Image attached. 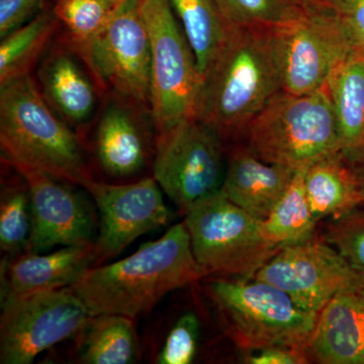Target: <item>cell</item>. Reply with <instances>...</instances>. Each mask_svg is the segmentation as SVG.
<instances>
[{
  "instance_id": "1",
  "label": "cell",
  "mask_w": 364,
  "mask_h": 364,
  "mask_svg": "<svg viewBox=\"0 0 364 364\" xmlns=\"http://www.w3.org/2000/svg\"><path fill=\"white\" fill-rule=\"evenodd\" d=\"M280 90L279 30L231 28L203 73L195 116L229 144Z\"/></svg>"
},
{
  "instance_id": "2",
  "label": "cell",
  "mask_w": 364,
  "mask_h": 364,
  "mask_svg": "<svg viewBox=\"0 0 364 364\" xmlns=\"http://www.w3.org/2000/svg\"><path fill=\"white\" fill-rule=\"evenodd\" d=\"M205 277L182 222L129 257L90 268L71 287L91 316L117 314L134 318L149 312L167 294Z\"/></svg>"
},
{
  "instance_id": "3",
  "label": "cell",
  "mask_w": 364,
  "mask_h": 364,
  "mask_svg": "<svg viewBox=\"0 0 364 364\" xmlns=\"http://www.w3.org/2000/svg\"><path fill=\"white\" fill-rule=\"evenodd\" d=\"M76 132L48 105L32 75L0 86L2 161L40 170L85 189L95 178Z\"/></svg>"
},
{
  "instance_id": "4",
  "label": "cell",
  "mask_w": 364,
  "mask_h": 364,
  "mask_svg": "<svg viewBox=\"0 0 364 364\" xmlns=\"http://www.w3.org/2000/svg\"><path fill=\"white\" fill-rule=\"evenodd\" d=\"M233 142L243 144L263 161L296 171L340 152L338 127L327 87L306 95L280 90Z\"/></svg>"
},
{
  "instance_id": "5",
  "label": "cell",
  "mask_w": 364,
  "mask_h": 364,
  "mask_svg": "<svg viewBox=\"0 0 364 364\" xmlns=\"http://www.w3.org/2000/svg\"><path fill=\"white\" fill-rule=\"evenodd\" d=\"M208 291L237 346L252 351L282 347L306 354L318 314L299 308L282 289L253 277L215 279Z\"/></svg>"
},
{
  "instance_id": "6",
  "label": "cell",
  "mask_w": 364,
  "mask_h": 364,
  "mask_svg": "<svg viewBox=\"0 0 364 364\" xmlns=\"http://www.w3.org/2000/svg\"><path fill=\"white\" fill-rule=\"evenodd\" d=\"M193 255L205 275L253 279L280 247L267 240L262 220L232 203L221 191L184 214Z\"/></svg>"
},
{
  "instance_id": "7",
  "label": "cell",
  "mask_w": 364,
  "mask_h": 364,
  "mask_svg": "<svg viewBox=\"0 0 364 364\" xmlns=\"http://www.w3.org/2000/svg\"><path fill=\"white\" fill-rule=\"evenodd\" d=\"M228 143L196 116L156 132L153 177L181 214L219 193L227 168Z\"/></svg>"
},
{
  "instance_id": "8",
  "label": "cell",
  "mask_w": 364,
  "mask_h": 364,
  "mask_svg": "<svg viewBox=\"0 0 364 364\" xmlns=\"http://www.w3.org/2000/svg\"><path fill=\"white\" fill-rule=\"evenodd\" d=\"M151 47V114L156 132L195 116L200 77L169 0H141Z\"/></svg>"
},
{
  "instance_id": "9",
  "label": "cell",
  "mask_w": 364,
  "mask_h": 364,
  "mask_svg": "<svg viewBox=\"0 0 364 364\" xmlns=\"http://www.w3.org/2000/svg\"><path fill=\"white\" fill-rule=\"evenodd\" d=\"M102 93L151 111V47L141 0H122L109 23L76 51Z\"/></svg>"
},
{
  "instance_id": "10",
  "label": "cell",
  "mask_w": 364,
  "mask_h": 364,
  "mask_svg": "<svg viewBox=\"0 0 364 364\" xmlns=\"http://www.w3.org/2000/svg\"><path fill=\"white\" fill-rule=\"evenodd\" d=\"M0 363L31 364L82 331L91 318L71 287L1 299Z\"/></svg>"
},
{
  "instance_id": "11",
  "label": "cell",
  "mask_w": 364,
  "mask_h": 364,
  "mask_svg": "<svg viewBox=\"0 0 364 364\" xmlns=\"http://www.w3.org/2000/svg\"><path fill=\"white\" fill-rule=\"evenodd\" d=\"M254 279L277 287L299 308L316 314L341 291L364 284L338 251L315 235L280 248Z\"/></svg>"
},
{
  "instance_id": "12",
  "label": "cell",
  "mask_w": 364,
  "mask_h": 364,
  "mask_svg": "<svg viewBox=\"0 0 364 364\" xmlns=\"http://www.w3.org/2000/svg\"><path fill=\"white\" fill-rule=\"evenodd\" d=\"M282 90L306 95L326 87L337 67L358 50L339 13L314 11L279 30Z\"/></svg>"
},
{
  "instance_id": "13",
  "label": "cell",
  "mask_w": 364,
  "mask_h": 364,
  "mask_svg": "<svg viewBox=\"0 0 364 364\" xmlns=\"http://www.w3.org/2000/svg\"><path fill=\"white\" fill-rule=\"evenodd\" d=\"M100 215L95 242L97 262L123 252L143 235L166 226L171 214L154 177L131 183H107L93 179L86 186Z\"/></svg>"
},
{
  "instance_id": "14",
  "label": "cell",
  "mask_w": 364,
  "mask_h": 364,
  "mask_svg": "<svg viewBox=\"0 0 364 364\" xmlns=\"http://www.w3.org/2000/svg\"><path fill=\"white\" fill-rule=\"evenodd\" d=\"M11 167L23 177L30 193L31 233L25 252L95 243L97 217L90 200L73 188L75 184L40 170Z\"/></svg>"
},
{
  "instance_id": "15",
  "label": "cell",
  "mask_w": 364,
  "mask_h": 364,
  "mask_svg": "<svg viewBox=\"0 0 364 364\" xmlns=\"http://www.w3.org/2000/svg\"><path fill=\"white\" fill-rule=\"evenodd\" d=\"M150 109L127 98L107 95L98 114L95 152L107 176L131 178L153 162L156 136ZM156 129V128H155Z\"/></svg>"
},
{
  "instance_id": "16",
  "label": "cell",
  "mask_w": 364,
  "mask_h": 364,
  "mask_svg": "<svg viewBox=\"0 0 364 364\" xmlns=\"http://www.w3.org/2000/svg\"><path fill=\"white\" fill-rule=\"evenodd\" d=\"M38 77L46 102L72 128H83L97 114L102 91L63 38L41 60Z\"/></svg>"
},
{
  "instance_id": "17",
  "label": "cell",
  "mask_w": 364,
  "mask_h": 364,
  "mask_svg": "<svg viewBox=\"0 0 364 364\" xmlns=\"http://www.w3.org/2000/svg\"><path fill=\"white\" fill-rule=\"evenodd\" d=\"M296 172L263 161L240 142L229 143L221 191L235 205L263 221L286 193Z\"/></svg>"
},
{
  "instance_id": "18",
  "label": "cell",
  "mask_w": 364,
  "mask_h": 364,
  "mask_svg": "<svg viewBox=\"0 0 364 364\" xmlns=\"http://www.w3.org/2000/svg\"><path fill=\"white\" fill-rule=\"evenodd\" d=\"M306 355L310 363L364 364V284L341 291L318 313Z\"/></svg>"
},
{
  "instance_id": "19",
  "label": "cell",
  "mask_w": 364,
  "mask_h": 364,
  "mask_svg": "<svg viewBox=\"0 0 364 364\" xmlns=\"http://www.w3.org/2000/svg\"><path fill=\"white\" fill-rule=\"evenodd\" d=\"M97 262L95 243L64 246L45 255L21 253L2 268L1 299L72 287Z\"/></svg>"
},
{
  "instance_id": "20",
  "label": "cell",
  "mask_w": 364,
  "mask_h": 364,
  "mask_svg": "<svg viewBox=\"0 0 364 364\" xmlns=\"http://www.w3.org/2000/svg\"><path fill=\"white\" fill-rule=\"evenodd\" d=\"M326 87L336 117L340 153L358 164L364 160L363 50H355L342 62Z\"/></svg>"
},
{
  "instance_id": "21",
  "label": "cell",
  "mask_w": 364,
  "mask_h": 364,
  "mask_svg": "<svg viewBox=\"0 0 364 364\" xmlns=\"http://www.w3.org/2000/svg\"><path fill=\"white\" fill-rule=\"evenodd\" d=\"M305 189L309 205L318 222L354 210L364 202L355 166L340 152L320 158L306 167Z\"/></svg>"
},
{
  "instance_id": "22",
  "label": "cell",
  "mask_w": 364,
  "mask_h": 364,
  "mask_svg": "<svg viewBox=\"0 0 364 364\" xmlns=\"http://www.w3.org/2000/svg\"><path fill=\"white\" fill-rule=\"evenodd\" d=\"M61 28L52 7L40 13L26 25L2 38L0 43V86L31 75L41 62L53 38Z\"/></svg>"
},
{
  "instance_id": "23",
  "label": "cell",
  "mask_w": 364,
  "mask_h": 364,
  "mask_svg": "<svg viewBox=\"0 0 364 364\" xmlns=\"http://www.w3.org/2000/svg\"><path fill=\"white\" fill-rule=\"evenodd\" d=\"M134 318L117 314L91 316L79 333V363L133 364L139 358Z\"/></svg>"
},
{
  "instance_id": "24",
  "label": "cell",
  "mask_w": 364,
  "mask_h": 364,
  "mask_svg": "<svg viewBox=\"0 0 364 364\" xmlns=\"http://www.w3.org/2000/svg\"><path fill=\"white\" fill-rule=\"evenodd\" d=\"M188 39L200 77L220 52L230 28L213 0H169Z\"/></svg>"
},
{
  "instance_id": "25",
  "label": "cell",
  "mask_w": 364,
  "mask_h": 364,
  "mask_svg": "<svg viewBox=\"0 0 364 364\" xmlns=\"http://www.w3.org/2000/svg\"><path fill=\"white\" fill-rule=\"evenodd\" d=\"M306 169L296 170L286 193L267 219L261 222L265 238L280 248L315 235L318 222L314 218L306 198Z\"/></svg>"
},
{
  "instance_id": "26",
  "label": "cell",
  "mask_w": 364,
  "mask_h": 364,
  "mask_svg": "<svg viewBox=\"0 0 364 364\" xmlns=\"http://www.w3.org/2000/svg\"><path fill=\"white\" fill-rule=\"evenodd\" d=\"M231 28L282 30L314 11L304 0H213Z\"/></svg>"
},
{
  "instance_id": "27",
  "label": "cell",
  "mask_w": 364,
  "mask_h": 364,
  "mask_svg": "<svg viewBox=\"0 0 364 364\" xmlns=\"http://www.w3.org/2000/svg\"><path fill=\"white\" fill-rule=\"evenodd\" d=\"M30 233V193L25 179L16 171V176L6 181L2 179L1 182L0 248L2 252L11 257L25 252Z\"/></svg>"
},
{
  "instance_id": "28",
  "label": "cell",
  "mask_w": 364,
  "mask_h": 364,
  "mask_svg": "<svg viewBox=\"0 0 364 364\" xmlns=\"http://www.w3.org/2000/svg\"><path fill=\"white\" fill-rule=\"evenodd\" d=\"M117 4L114 0H53L51 7L63 28V39L76 52L102 32Z\"/></svg>"
},
{
  "instance_id": "29",
  "label": "cell",
  "mask_w": 364,
  "mask_h": 364,
  "mask_svg": "<svg viewBox=\"0 0 364 364\" xmlns=\"http://www.w3.org/2000/svg\"><path fill=\"white\" fill-rule=\"evenodd\" d=\"M323 239L364 279V214L351 210L330 218Z\"/></svg>"
},
{
  "instance_id": "30",
  "label": "cell",
  "mask_w": 364,
  "mask_h": 364,
  "mask_svg": "<svg viewBox=\"0 0 364 364\" xmlns=\"http://www.w3.org/2000/svg\"><path fill=\"white\" fill-rule=\"evenodd\" d=\"M200 320L193 312L183 314L169 330L158 352V364H191L200 339Z\"/></svg>"
},
{
  "instance_id": "31",
  "label": "cell",
  "mask_w": 364,
  "mask_h": 364,
  "mask_svg": "<svg viewBox=\"0 0 364 364\" xmlns=\"http://www.w3.org/2000/svg\"><path fill=\"white\" fill-rule=\"evenodd\" d=\"M43 0H0V38L26 25L40 13Z\"/></svg>"
},
{
  "instance_id": "32",
  "label": "cell",
  "mask_w": 364,
  "mask_h": 364,
  "mask_svg": "<svg viewBox=\"0 0 364 364\" xmlns=\"http://www.w3.org/2000/svg\"><path fill=\"white\" fill-rule=\"evenodd\" d=\"M339 14L354 43L364 51V0H342Z\"/></svg>"
},
{
  "instance_id": "33",
  "label": "cell",
  "mask_w": 364,
  "mask_h": 364,
  "mask_svg": "<svg viewBox=\"0 0 364 364\" xmlns=\"http://www.w3.org/2000/svg\"><path fill=\"white\" fill-rule=\"evenodd\" d=\"M247 363L251 364H304L309 363L308 356L304 351L296 349L269 347L257 350L249 356Z\"/></svg>"
},
{
  "instance_id": "34",
  "label": "cell",
  "mask_w": 364,
  "mask_h": 364,
  "mask_svg": "<svg viewBox=\"0 0 364 364\" xmlns=\"http://www.w3.org/2000/svg\"><path fill=\"white\" fill-rule=\"evenodd\" d=\"M313 11H328L340 13L342 0H304Z\"/></svg>"
},
{
  "instance_id": "35",
  "label": "cell",
  "mask_w": 364,
  "mask_h": 364,
  "mask_svg": "<svg viewBox=\"0 0 364 364\" xmlns=\"http://www.w3.org/2000/svg\"><path fill=\"white\" fill-rule=\"evenodd\" d=\"M354 166H355V169L356 171H358L359 179H360L361 186H363L364 195V160L363 162L358 163V164H354Z\"/></svg>"
},
{
  "instance_id": "36",
  "label": "cell",
  "mask_w": 364,
  "mask_h": 364,
  "mask_svg": "<svg viewBox=\"0 0 364 364\" xmlns=\"http://www.w3.org/2000/svg\"><path fill=\"white\" fill-rule=\"evenodd\" d=\"M114 1L117 2V4H119V2H121L122 0H114Z\"/></svg>"
}]
</instances>
